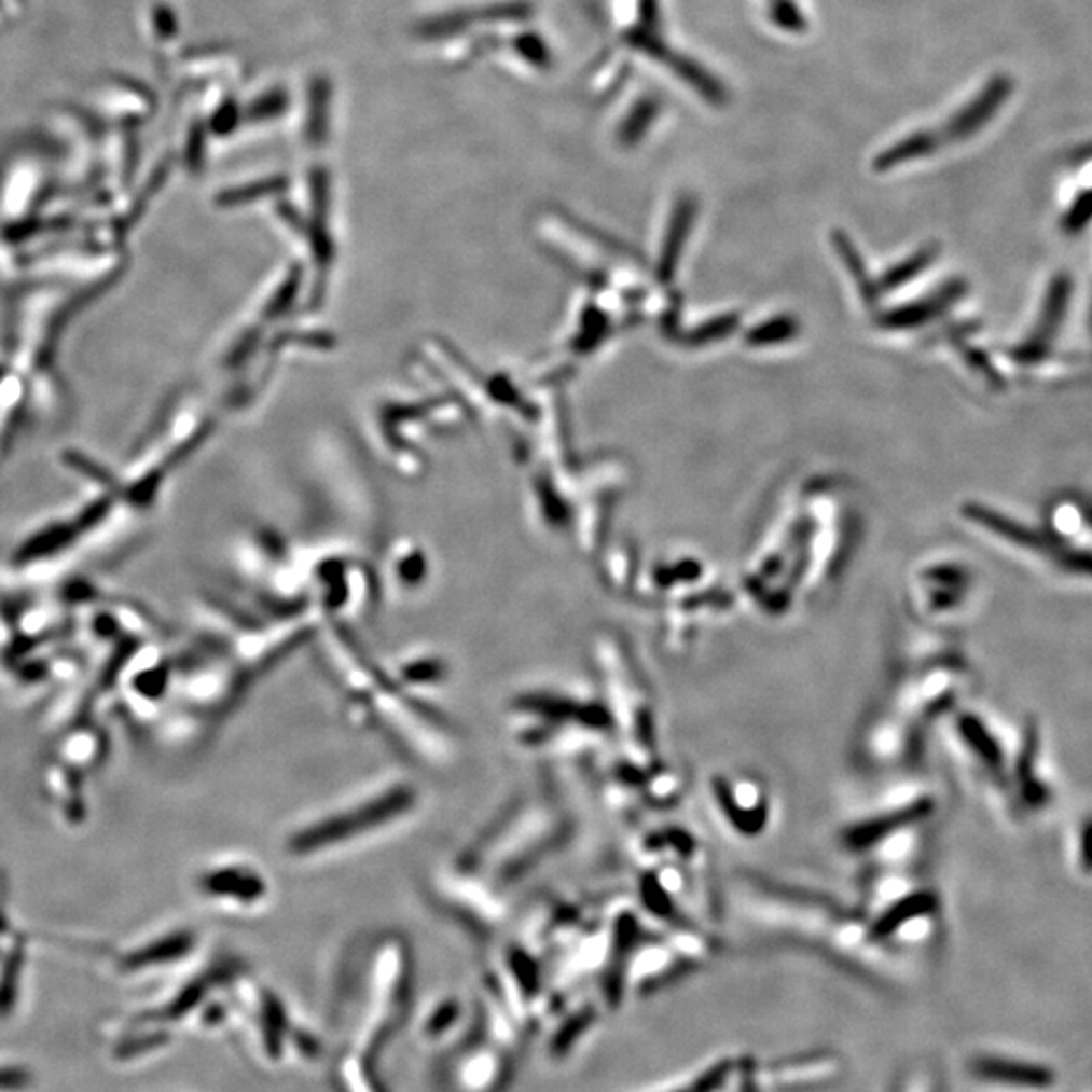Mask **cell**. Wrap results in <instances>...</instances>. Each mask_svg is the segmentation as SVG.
Segmentation results:
<instances>
[{"label":"cell","mask_w":1092,"mask_h":1092,"mask_svg":"<svg viewBox=\"0 0 1092 1092\" xmlns=\"http://www.w3.org/2000/svg\"><path fill=\"white\" fill-rule=\"evenodd\" d=\"M733 895L738 911L757 927L803 937L870 969L893 967L888 955H895V949L882 945L860 911H849L830 897L745 874L734 882Z\"/></svg>","instance_id":"6da1fadb"},{"label":"cell","mask_w":1092,"mask_h":1092,"mask_svg":"<svg viewBox=\"0 0 1092 1092\" xmlns=\"http://www.w3.org/2000/svg\"><path fill=\"white\" fill-rule=\"evenodd\" d=\"M421 807L419 783L405 775H385L295 821L284 833L281 849L298 862L332 858L391 832Z\"/></svg>","instance_id":"7a4b0ae2"},{"label":"cell","mask_w":1092,"mask_h":1092,"mask_svg":"<svg viewBox=\"0 0 1092 1092\" xmlns=\"http://www.w3.org/2000/svg\"><path fill=\"white\" fill-rule=\"evenodd\" d=\"M512 738L530 750H583L616 738L604 699L571 686H530L508 702Z\"/></svg>","instance_id":"3957f363"},{"label":"cell","mask_w":1092,"mask_h":1092,"mask_svg":"<svg viewBox=\"0 0 1092 1092\" xmlns=\"http://www.w3.org/2000/svg\"><path fill=\"white\" fill-rule=\"evenodd\" d=\"M595 660L621 755L644 765L660 763L655 704L636 655L618 637H607L597 644Z\"/></svg>","instance_id":"277c9868"},{"label":"cell","mask_w":1092,"mask_h":1092,"mask_svg":"<svg viewBox=\"0 0 1092 1092\" xmlns=\"http://www.w3.org/2000/svg\"><path fill=\"white\" fill-rule=\"evenodd\" d=\"M860 913L882 945L897 951L925 939L939 913V897L929 886L914 882L909 870L870 868Z\"/></svg>","instance_id":"5b68a950"},{"label":"cell","mask_w":1092,"mask_h":1092,"mask_svg":"<svg viewBox=\"0 0 1092 1092\" xmlns=\"http://www.w3.org/2000/svg\"><path fill=\"white\" fill-rule=\"evenodd\" d=\"M932 812L935 799L925 787L897 783L852 815L842 826L838 840L846 852L865 858L884 840L916 826H925Z\"/></svg>","instance_id":"8992f818"},{"label":"cell","mask_w":1092,"mask_h":1092,"mask_svg":"<svg viewBox=\"0 0 1092 1092\" xmlns=\"http://www.w3.org/2000/svg\"><path fill=\"white\" fill-rule=\"evenodd\" d=\"M191 886L209 909L237 916L260 914L276 897L267 870L258 860L239 854L215 856L198 866Z\"/></svg>","instance_id":"52a82bcc"},{"label":"cell","mask_w":1092,"mask_h":1092,"mask_svg":"<svg viewBox=\"0 0 1092 1092\" xmlns=\"http://www.w3.org/2000/svg\"><path fill=\"white\" fill-rule=\"evenodd\" d=\"M706 793L720 826L738 840H757L773 824V796L765 782L747 771L710 775Z\"/></svg>","instance_id":"ba28073f"},{"label":"cell","mask_w":1092,"mask_h":1092,"mask_svg":"<svg viewBox=\"0 0 1092 1092\" xmlns=\"http://www.w3.org/2000/svg\"><path fill=\"white\" fill-rule=\"evenodd\" d=\"M921 734V729L879 704L860 727L856 757L872 771H895L916 757Z\"/></svg>","instance_id":"9c48e42d"},{"label":"cell","mask_w":1092,"mask_h":1092,"mask_svg":"<svg viewBox=\"0 0 1092 1092\" xmlns=\"http://www.w3.org/2000/svg\"><path fill=\"white\" fill-rule=\"evenodd\" d=\"M761 1087L777 1091H807L824 1087L840 1075V1059L826 1052H810L757 1066Z\"/></svg>","instance_id":"30bf717a"},{"label":"cell","mask_w":1092,"mask_h":1092,"mask_svg":"<svg viewBox=\"0 0 1092 1092\" xmlns=\"http://www.w3.org/2000/svg\"><path fill=\"white\" fill-rule=\"evenodd\" d=\"M392 678L409 692L424 696L450 685L454 668L436 648H409L385 664Z\"/></svg>","instance_id":"8fae6325"},{"label":"cell","mask_w":1092,"mask_h":1092,"mask_svg":"<svg viewBox=\"0 0 1092 1092\" xmlns=\"http://www.w3.org/2000/svg\"><path fill=\"white\" fill-rule=\"evenodd\" d=\"M198 946V932L193 927H175L148 939L147 943L126 951L118 967L124 973H142L148 969L168 967L184 962Z\"/></svg>","instance_id":"7c38bea8"},{"label":"cell","mask_w":1092,"mask_h":1092,"mask_svg":"<svg viewBox=\"0 0 1092 1092\" xmlns=\"http://www.w3.org/2000/svg\"><path fill=\"white\" fill-rule=\"evenodd\" d=\"M1070 294H1073V279L1068 278L1066 274H1060L1052 279L1050 290L1043 300L1038 328L1034 330V334L1027 338L1026 343L1022 344L1020 348H1015V353H1013L1015 360L1029 364V362H1038L1046 357L1050 343L1059 334L1062 320L1066 316Z\"/></svg>","instance_id":"4fadbf2b"},{"label":"cell","mask_w":1092,"mask_h":1092,"mask_svg":"<svg viewBox=\"0 0 1092 1092\" xmlns=\"http://www.w3.org/2000/svg\"><path fill=\"white\" fill-rule=\"evenodd\" d=\"M1010 80H1006V78H997L990 83L978 98L969 101L962 112L949 122V126H946L949 136L963 140V138L976 134L983 124H987L994 118L999 106L1010 96Z\"/></svg>","instance_id":"5bb4252c"},{"label":"cell","mask_w":1092,"mask_h":1092,"mask_svg":"<svg viewBox=\"0 0 1092 1092\" xmlns=\"http://www.w3.org/2000/svg\"><path fill=\"white\" fill-rule=\"evenodd\" d=\"M955 731L962 738L967 750L976 755L979 763L992 771H999L1004 766V750L999 747L994 733L990 727L973 713H963L955 720Z\"/></svg>","instance_id":"9a60e30c"},{"label":"cell","mask_w":1092,"mask_h":1092,"mask_svg":"<svg viewBox=\"0 0 1092 1092\" xmlns=\"http://www.w3.org/2000/svg\"><path fill=\"white\" fill-rule=\"evenodd\" d=\"M969 1070L981 1080H994V1082H1020L1018 1087H1042L1052 1080L1050 1073L1036 1070L1032 1066H1024L1010 1060L983 1056L976 1059L969 1064Z\"/></svg>","instance_id":"2e32d148"},{"label":"cell","mask_w":1092,"mask_h":1092,"mask_svg":"<svg viewBox=\"0 0 1092 1092\" xmlns=\"http://www.w3.org/2000/svg\"><path fill=\"white\" fill-rule=\"evenodd\" d=\"M1036 757H1038V731L1034 727H1027L1026 733H1024V745L1018 755L1015 775H1018L1022 799L1029 807H1042L1050 799L1046 785L1036 775Z\"/></svg>","instance_id":"e0dca14e"},{"label":"cell","mask_w":1092,"mask_h":1092,"mask_svg":"<svg viewBox=\"0 0 1092 1092\" xmlns=\"http://www.w3.org/2000/svg\"><path fill=\"white\" fill-rule=\"evenodd\" d=\"M965 514L969 516V521L978 522L981 526L994 530L997 537L1006 538L1013 544H1020V547H1026V549H1036V551H1042L1048 547L1046 538L1034 530L1026 528L1024 524H1018V522L1010 521L1001 514H997L990 508H983V506L971 504L965 508Z\"/></svg>","instance_id":"ac0fdd59"},{"label":"cell","mask_w":1092,"mask_h":1092,"mask_svg":"<svg viewBox=\"0 0 1092 1092\" xmlns=\"http://www.w3.org/2000/svg\"><path fill=\"white\" fill-rule=\"evenodd\" d=\"M925 579L930 585L929 599H927L929 611L941 613V611H949L955 605H959L962 589L967 583L965 571L953 569V567H941V569H930L929 572H925Z\"/></svg>","instance_id":"d6986e66"},{"label":"cell","mask_w":1092,"mask_h":1092,"mask_svg":"<svg viewBox=\"0 0 1092 1092\" xmlns=\"http://www.w3.org/2000/svg\"><path fill=\"white\" fill-rule=\"evenodd\" d=\"M935 148H937V138L929 132H918L909 138H902L895 147L884 150L876 158L874 166L879 170H888L898 164L911 163L914 158L927 156Z\"/></svg>","instance_id":"ffe728a7"},{"label":"cell","mask_w":1092,"mask_h":1092,"mask_svg":"<svg viewBox=\"0 0 1092 1092\" xmlns=\"http://www.w3.org/2000/svg\"><path fill=\"white\" fill-rule=\"evenodd\" d=\"M738 1059L718 1060L715 1064L706 1066L699 1075L692 1076L685 1087H674L662 1092H722L729 1084Z\"/></svg>","instance_id":"44dd1931"},{"label":"cell","mask_w":1092,"mask_h":1092,"mask_svg":"<svg viewBox=\"0 0 1092 1092\" xmlns=\"http://www.w3.org/2000/svg\"><path fill=\"white\" fill-rule=\"evenodd\" d=\"M692 217H694V205H692L690 198H685L678 205L676 212H674V221H672V229H669L668 245H666V253H664V265H666L664 274H666V278H668L669 272H672V263H674L678 249L682 247L688 227L692 223Z\"/></svg>","instance_id":"7402d4cb"},{"label":"cell","mask_w":1092,"mask_h":1092,"mask_svg":"<svg viewBox=\"0 0 1092 1092\" xmlns=\"http://www.w3.org/2000/svg\"><path fill=\"white\" fill-rule=\"evenodd\" d=\"M672 67L678 71V75H682V78H685L686 82L690 83V85H694L704 98L710 99V101H715V103L722 101V96H724L722 87H720V85H718V83L715 82V80H713V78H710L704 69L696 66V64L686 61L682 57H676V59H674V66Z\"/></svg>","instance_id":"603a6c76"},{"label":"cell","mask_w":1092,"mask_h":1092,"mask_svg":"<svg viewBox=\"0 0 1092 1092\" xmlns=\"http://www.w3.org/2000/svg\"><path fill=\"white\" fill-rule=\"evenodd\" d=\"M655 115H658V101H653L650 98L641 99L636 108H634L632 115L623 122L621 138L627 144L636 142V140H639L644 136V132L650 128V124L655 120Z\"/></svg>","instance_id":"cb8c5ba5"},{"label":"cell","mask_w":1092,"mask_h":1092,"mask_svg":"<svg viewBox=\"0 0 1092 1092\" xmlns=\"http://www.w3.org/2000/svg\"><path fill=\"white\" fill-rule=\"evenodd\" d=\"M1092 221V191L1084 193L1076 201L1073 205V209L1066 212L1064 221H1062V229L1070 235L1080 233L1082 229L1087 227Z\"/></svg>","instance_id":"d4e9b609"},{"label":"cell","mask_w":1092,"mask_h":1092,"mask_svg":"<svg viewBox=\"0 0 1092 1092\" xmlns=\"http://www.w3.org/2000/svg\"><path fill=\"white\" fill-rule=\"evenodd\" d=\"M771 6V18L787 31H801L805 29L803 15L799 13L798 6L789 0H769Z\"/></svg>","instance_id":"484cf974"},{"label":"cell","mask_w":1092,"mask_h":1092,"mask_svg":"<svg viewBox=\"0 0 1092 1092\" xmlns=\"http://www.w3.org/2000/svg\"><path fill=\"white\" fill-rule=\"evenodd\" d=\"M457 1018H459V1006H457L456 999L441 1001V1006L431 1011V1015L427 1020V1034L440 1036L445 1029H450L456 1024Z\"/></svg>","instance_id":"4316f807"},{"label":"cell","mask_w":1092,"mask_h":1092,"mask_svg":"<svg viewBox=\"0 0 1092 1092\" xmlns=\"http://www.w3.org/2000/svg\"><path fill=\"white\" fill-rule=\"evenodd\" d=\"M939 1084L937 1082V1076L932 1070H913L909 1073V1076L900 1082V1089L898 1092H939Z\"/></svg>","instance_id":"83f0119b"},{"label":"cell","mask_w":1092,"mask_h":1092,"mask_svg":"<svg viewBox=\"0 0 1092 1092\" xmlns=\"http://www.w3.org/2000/svg\"><path fill=\"white\" fill-rule=\"evenodd\" d=\"M31 1076L20 1068H0V1092H18L29 1089Z\"/></svg>","instance_id":"f1b7e54d"},{"label":"cell","mask_w":1092,"mask_h":1092,"mask_svg":"<svg viewBox=\"0 0 1092 1092\" xmlns=\"http://www.w3.org/2000/svg\"><path fill=\"white\" fill-rule=\"evenodd\" d=\"M929 260L930 253H921V255H916L913 260L902 263L900 267H897V269L890 274V278L884 281V286H898L900 281L913 278V274H916L921 267H925V265L929 263Z\"/></svg>","instance_id":"f546056e"},{"label":"cell","mask_w":1092,"mask_h":1092,"mask_svg":"<svg viewBox=\"0 0 1092 1092\" xmlns=\"http://www.w3.org/2000/svg\"><path fill=\"white\" fill-rule=\"evenodd\" d=\"M1078 860L1080 868L1092 874V817H1089L1080 828V842H1078Z\"/></svg>","instance_id":"4dcf8cb0"},{"label":"cell","mask_w":1092,"mask_h":1092,"mask_svg":"<svg viewBox=\"0 0 1092 1092\" xmlns=\"http://www.w3.org/2000/svg\"><path fill=\"white\" fill-rule=\"evenodd\" d=\"M937 304H925V306H913L909 310L897 312L895 316L888 318V322H895L897 327H913L916 322L929 318L930 314L935 312Z\"/></svg>","instance_id":"1f68e13d"},{"label":"cell","mask_w":1092,"mask_h":1092,"mask_svg":"<svg viewBox=\"0 0 1092 1092\" xmlns=\"http://www.w3.org/2000/svg\"><path fill=\"white\" fill-rule=\"evenodd\" d=\"M791 332H793V327H791L789 322H785V324H783V322H773V324H769V327L755 330V332L750 334V343H773V338H775V336H777V338H785V336H789Z\"/></svg>","instance_id":"d6a6232c"},{"label":"cell","mask_w":1092,"mask_h":1092,"mask_svg":"<svg viewBox=\"0 0 1092 1092\" xmlns=\"http://www.w3.org/2000/svg\"><path fill=\"white\" fill-rule=\"evenodd\" d=\"M1062 565H1064L1068 571L1092 575L1091 553H1066V555L1062 556Z\"/></svg>","instance_id":"836d02e7"}]
</instances>
